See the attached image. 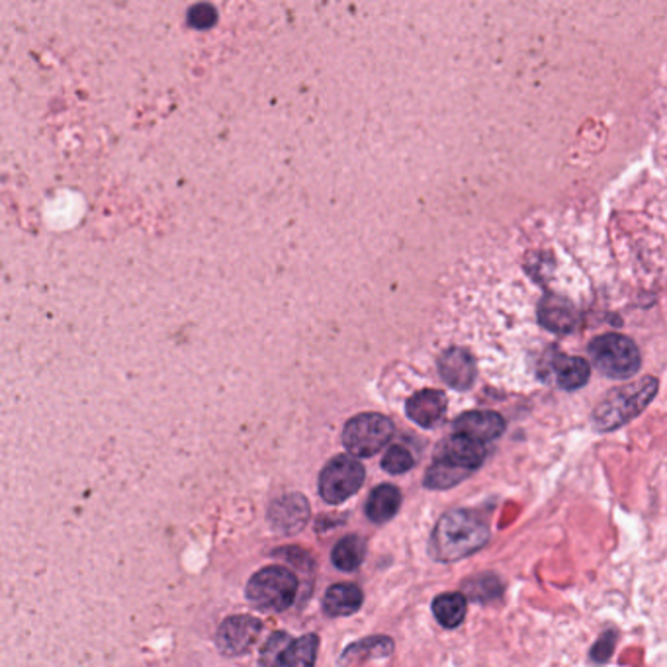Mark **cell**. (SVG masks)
I'll list each match as a JSON object with an SVG mask.
<instances>
[{"label":"cell","instance_id":"cell-14","mask_svg":"<svg viewBox=\"0 0 667 667\" xmlns=\"http://www.w3.org/2000/svg\"><path fill=\"white\" fill-rule=\"evenodd\" d=\"M538 321L556 333H572L579 323V313L576 308L566 302L564 298L546 296L538 306Z\"/></svg>","mask_w":667,"mask_h":667},{"label":"cell","instance_id":"cell-7","mask_svg":"<svg viewBox=\"0 0 667 667\" xmlns=\"http://www.w3.org/2000/svg\"><path fill=\"white\" fill-rule=\"evenodd\" d=\"M319 638L315 634H306L298 640H292L284 632H276L268 638L263 652V667H313L317 658Z\"/></svg>","mask_w":667,"mask_h":667},{"label":"cell","instance_id":"cell-13","mask_svg":"<svg viewBox=\"0 0 667 667\" xmlns=\"http://www.w3.org/2000/svg\"><path fill=\"white\" fill-rule=\"evenodd\" d=\"M446 407H448V401L443 392L423 390L407 400L405 411L413 423H417L419 427L431 429V427H437L445 419Z\"/></svg>","mask_w":667,"mask_h":667},{"label":"cell","instance_id":"cell-17","mask_svg":"<svg viewBox=\"0 0 667 667\" xmlns=\"http://www.w3.org/2000/svg\"><path fill=\"white\" fill-rule=\"evenodd\" d=\"M462 593L470 601H476L480 605H490V603L503 599L505 583L497 574L486 572V574H478V576L466 579L462 583Z\"/></svg>","mask_w":667,"mask_h":667},{"label":"cell","instance_id":"cell-3","mask_svg":"<svg viewBox=\"0 0 667 667\" xmlns=\"http://www.w3.org/2000/svg\"><path fill=\"white\" fill-rule=\"evenodd\" d=\"M589 356L597 370L613 380H626L638 374L642 356L632 339L621 333H607L591 341Z\"/></svg>","mask_w":667,"mask_h":667},{"label":"cell","instance_id":"cell-19","mask_svg":"<svg viewBox=\"0 0 667 667\" xmlns=\"http://www.w3.org/2000/svg\"><path fill=\"white\" fill-rule=\"evenodd\" d=\"M589 362L579 356H560L554 364L556 382L564 390H579L589 380Z\"/></svg>","mask_w":667,"mask_h":667},{"label":"cell","instance_id":"cell-6","mask_svg":"<svg viewBox=\"0 0 667 667\" xmlns=\"http://www.w3.org/2000/svg\"><path fill=\"white\" fill-rule=\"evenodd\" d=\"M364 482V466L355 456H335L319 476V493L327 503H343L360 490Z\"/></svg>","mask_w":667,"mask_h":667},{"label":"cell","instance_id":"cell-20","mask_svg":"<svg viewBox=\"0 0 667 667\" xmlns=\"http://www.w3.org/2000/svg\"><path fill=\"white\" fill-rule=\"evenodd\" d=\"M364 556H366V542L356 534L339 540L331 554L335 568H339L341 572H349V574L362 566Z\"/></svg>","mask_w":667,"mask_h":667},{"label":"cell","instance_id":"cell-15","mask_svg":"<svg viewBox=\"0 0 667 667\" xmlns=\"http://www.w3.org/2000/svg\"><path fill=\"white\" fill-rule=\"evenodd\" d=\"M362 591L355 583H337L329 587L323 599V609L329 617H349L362 607Z\"/></svg>","mask_w":667,"mask_h":667},{"label":"cell","instance_id":"cell-10","mask_svg":"<svg viewBox=\"0 0 667 667\" xmlns=\"http://www.w3.org/2000/svg\"><path fill=\"white\" fill-rule=\"evenodd\" d=\"M268 519L278 533H298L310 521V503L300 493H288L270 505Z\"/></svg>","mask_w":667,"mask_h":667},{"label":"cell","instance_id":"cell-12","mask_svg":"<svg viewBox=\"0 0 667 667\" xmlns=\"http://www.w3.org/2000/svg\"><path fill=\"white\" fill-rule=\"evenodd\" d=\"M439 372L446 384L458 392L470 390L476 382V362L460 347H452L441 356Z\"/></svg>","mask_w":667,"mask_h":667},{"label":"cell","instance_id":"cell-2","mask_svg":"<svg viewBox=\"0 0 667 667\" xmlns=\"http://www.w3.org/2000/svg\"><path fill=\"white\" fill-rule=\"evenodd\" d=\"M658 388H660L658 380L646 376L638 382L611 390L593 411L595 429L609 433L630 423L652 403L658 394Z\"/></svg>","mask_w":667,"mask_h":667},{"label":"cell","instance_id":"cell-9","mask_svg":"<svg viewBox=\"0 0 667 667\" xmlns=\"http://www.w3.org/2000/svg\"><path fill=\"white\" fill-rule=\"evenodd\" d=\"M263 632V623L249 615H237L223 621L218 630V648L225 656H243L247 654Z\"/></svg>","mask_w":667,"mask_h":667},{"label":"cell","instance_id":"cell-21","mask_svg":"<svg viewBox=\"0 0 667 667\" xmlns=\"http://www.w3.org/2000/svg\"><path fill=\"white\" fill-rule=\"evenodd\" d=\"M466 478H470V474L450 468L441 462H433L431 468L425 474V488L429 490H450L454 486H458L460 482H464Z\"/></svg>","mask_w":667,"mask_h":667},{"label":"cell","instance_id":"cell-5","mask_svg":"<svg viewBox=\"0 0 667 667\" xmlns=\"http://www.w3.org/2000/svg\"><path fill=\"white\" fill-rule=\"evenodd\" d=\"M394 423L380 413H360L347 421L343 429V445L360 458L374 456L392 441Z\"/></svg>","mask_w":667,"mask_h":667},{"label":"cell","instance_id":"cell-23","mask_svg":"<svg viewBox=\"0 0 667 667\" xmlns=\"http://www.w3.org/2000/svg\"><path fill=\"white\" fill-rule=\"evenodd\" d=\"M218 22V12L212 4L200 2L188 10V24L196 30H208Z\"/></svg>","mask_w":667,"mask_h":667},{"label":"cell","instance_id":"cell-22","mask_svg":"<svg viewBox=\"0 0 667 667\" xmlns=\"http://www.w3.org/2000/svg\"><path fill=\"white\" fill-rule=\"evenodd\" d=\"M413 466H415V458H413V454L405 446H390L388 452L382 458V468L388 474H394V476L409 472Z\"/></svg>","mask_w":667,"mask_h":667},{"label":"cell","instance_id":"cell-1","mask_svg":"<svg viewBox=\"0 0 667 667\" xmlns=\"http://www.w3.org/2000/svg\"><path fill=\"white\" fill-rule=\"evenodd\" d=\"M490 536V525L478 511L452 509L439 519L429 550L439 562H456L482 550Z\"/></svg>","mask_w":667,"mask_h":667},{"label":"cell","instance_id":"cell-11","mask_svg":"<svg viewBox=\"0 0 667 667\" xmlns=\"http://www.w3.org/2000/svg\"><path fill=\"white\" fill-rule=\"evenodd\" d=\"M454 433L486 445L505 433V419L495 411H468L454 421Z\"/></svg>","mask_w":667,"mask_h":667},{"label":"cell","instance_id":"cell-16","mask_svg":"<svg viewBox=\"0 0 667 667\" xmlns=\"http://www.w3.org/2000/svg\"><path fill=\"white\" fill-rule=\"evenodd\" d=\"M400 507L401 491L396 486L382 484L372 490L366 501V517L376 525H384L396 517Z\"/></svg>","mask_w":667,"mask_h":667},{"label":"cell","instance_id":"cell-18","mask_svg":"<svg viewBox=\"0 0 667 667\" xmlns=\"http://www.w3.org/2000/svg\"><path fill=\"white\" fill-rule=\"evenodd\" d=\"M468 599L464 593H443L433 601V615L445 628H456L464 623Z\"/></svg>","mask_w":667,"mask_h":667},{"label":"cell","instance_id":"cell-4","mask_svg":"<svg viewBox=\"0 0 667 667\" xmlns=\"http://www.w3.org/2000/svg\"><path fill=\"white\" fill-rule=\"evenodd\" d=\"M298 595V578L282 568L268 566L249 579L247 599L261 611L280 613L288 609Z\"/></svg>","mask_w":667,"mask_h":667},{"label":"cell","instance_id":"cell-24","mask_svg":"<svg viewBox=\"0 0 667 667\" xmlns=\"http://www.w3.org/2000/svg\"><path fill=\"white\" fill-rule=\"evenodd\" d=\"M617 640H619V636H617V632H613V630L601 634V638L593 644V648H591V652H589V660H591L593 664H607V662L611 660L613 652H615Z\"/></svg>","mask_w":667,"mask_h":667},{"label":"cell","instance_id":"cell-8","mask_svg":"<svg viewBox=\"0 0 667 667\" xmlns=\"http://www.w3.org/2000/svg\"><path fill=\"white\" fill-rule=\"evenodd\" d=\"M486 456H488V448L484 443L470 439L466 435L454 433L437 448L435 462H441V464L462 470L472 476L484 464Z\"/></svg>","mask_w":667,"mask_h":667}]
</instances>
